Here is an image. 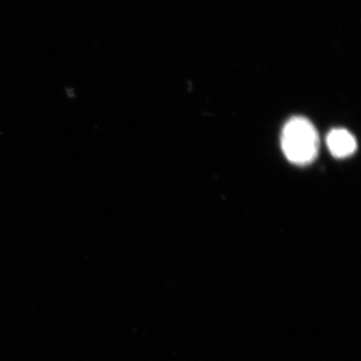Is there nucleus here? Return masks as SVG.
<instances>
[{"mask_svg": "<svg viewBox=\"0 0 361 361\" xmlns=\"http://www.w3.org/2000/svg\"><path fill=\"white\" fill-rule=\"evenodd\" d=\"M281 145L287 160L295 165L305 166L312 163L317 157L319 137L310 121L295 116L284 126Z\"/></svg>", "mask_w": 361, "mask_h": 361, "instance_id": "nucleus-1", "label": "nucleus"}, {"mask_svg": "<svg viewBox=\"0 0 361 361\" xmlns=\"http://www.w3.org/2000/svg\"><path fill=\"white\" fill-rule=\"evenodd\" d=\"M326 145L330 153L338 159L348 158L357 148L355 137L344 129L332 130L327 135Z\"/></svg>", "mask_w": 361, "mask_h": 361, "instance_id": "nucleus-2", "label": "nucleus"}]
</instances>
